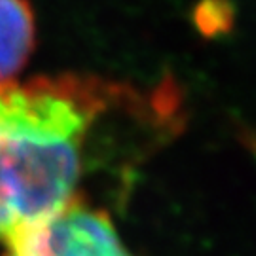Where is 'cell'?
<instances>
[{
    "label": "cell",
    "instance_id": "cell-4",
    "mask_svg": "<svg viewBox=\"0 0 256 256\" xmlns=\"http://www.w3.org/2000/svg\"><path fill=\"white\" fill-rule=\"evenodd\" d=\"M232 23L234 14L224 0H207L196 12V25L205 36H218L228 32Z\"/></svg>",
    "mask_w": 256,
    "mask_h": 256
},
{
    "label": "cell",
    "instance_id": "cell-5",
    "mask_svg": "<svg viewBox=\"0 0 256 256\" xmlns=\"http://www.w3.org/2000/svg\"><path fill=\"white\" fill-rule=\"evenodd\" d=\"M243 142L247 144L248 150H250L256 158V133L254 131H245V133H243Z\"/></svg>",
    "mask_w": 256,
    "mask_h": 256
},
{
    "label": "cell",
    "instance_id": "cell-1",
    "mask_svg": "<svg viewBox=\"0 0 256 256\" xmlns=\"http://www.w3.org/2000/svg\"><path fill=\"white\" fill-rule=\"evenodd\" d=\"M128 97L124 86L86 74L0 84V243L82 196L88 137Z\"/></svg>",
    "mask_w": 256,
    "mask_h": 256
},
{
    "label": "cell",
    "instance_id": "cell-2",
    "mask_svg": "<svg viewBox=\"0 0 256 256\" xmlns=\"http://www.w3.org/2000/svg\"><path fill=\"white\" fill-rule=\"evenodd\" d=\"M2 245V256H135L122 243L108 212L84 196Z\"/></svg>",
    "mask_w": 256,
    "mask_h": 256
},
{
    "label": "cell",
    "instance_id": "cell-3",
    "mask_svg": "<svg viewBox=\"0 0 256 256\" xmlns=\"http://www.w3.org/2000/svg\"><path fill=\"white\" fill-rule=\"evenodd\" d=\"M36 46V16L28 0H0V84L28 63Z\"/></svg>",
    "mask_w": 256,
    "mask_h": 256
}]
</instances>
